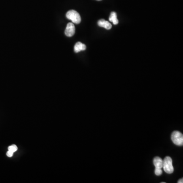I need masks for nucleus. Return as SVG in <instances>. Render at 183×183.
<instances>
[{
	"label": "nucleus",
	"mask_w": 183,
	"mask_h": 183,
	"mask_svg": "<svg viewBox=\"0 0 183 183\" xmlns=\"http://www.w3.org/2000/svg\"><path fill=\"white\" fill-rule=\"evenodd\" d=\"M98 25L99 26L103 27L107 30H110L112 28L111 24L108 21H106L103 19L99 20L98 21Z\"/></svg>",
	"instance_id": "423d86ee"
},
{
	"label": "nucleus",
	"mask_w": 183,
	"mask_h": 183,
	"mask_svg": "<svg viewBox=\"0 0 183 183\" xmlns=\"http://www.w3.org/2000/svg\"><path fill=\"white\" fill-rule=\"evenodd\" d=\"M109 21H111L113 23V25H117L119 23V20L117 18L116 13L114 12H112L109 16Z\"/></svg>",
	"instance_id": "6e6552de"
},
{
	"label": "nucleus",
	"mask_w": 183,
	"mask_h": 183,
	"mask_svg": "<svg viewBox=\"0 0 183 183\" xmlns=\"http://www.w3.org/2000/svg\"><path fill=\"white\" fill-rule=\"evenodd\" d=\"M164 171L167 173L171 174L173 172L174 168L173 167V160L169 156L166 157L163 160V167Z\"/></svg>",
	"instance_id": "f257e3e1"
},
{
	"label": "nucleus",
	"mask_w": 183,
	"mask_h": 183,
	"mask_svg": "<svg viewBox=\"0 0 183 183\" xmlns=\"http://www.w3.org/2000/svg\"><path fill=\"white\" fill-rule=\"evenodd\" d=\"M66 18L71 20L72 23L79 24L81 22V17L79 13L74 10H71L69 11L66 13Z\"/></svg>",
	"instance_id": "f03ea898"
},
{
	"label": "nucleus",
	"mask_w": 183,
	"mask_h": 183,
	"mask_svg": "<svg viewBox=\"0 0 183 183\" xmlns=\"http://www.w3.org/2000/svg\"><path fill=\"white\" fill-rule=\"evenodd\" d=\"M97 1H101V0H97Z\"/></svg>",
	"instance_id": "f8f14e48"
},
{
	"label": "nucleus",
	"mask_w": 183,
	"mask_h": 183,
	"mask_svg": "<svg viewBox=\"0 0 183 183\" xmlns=\"http://www.w3.org/2000/svg\"><path fill=\"white\" fill-rule=\"evenodd\" d=\"M171 140L174 144L179 146H182L183 145V134L179 131H175L171 134Z\"/></svg>",
	"instance_id": "7ed1b4c3"
},
{
	"label": "nucleus",
	"mask_w": 183,
	"mask_h": 183,
	"mask_svg": "<svg viewBox=\"0 0 183 183\" xmlns=\"http://www.w3.org/2000/svg\"><path fill=\"white\" fill-rule=\"evenodd\" d=\"M18 150V147L16 145L13 144L11 146H9L8 147V151H9L12 152L13 153H14L15 152H16Z\"/></svg>",
	"instance_id": "1a4fd4ad"
},
{
	"label": "nucleus",
	"mask_w": 183,
	"mask_h": 183,
	"mask_svg": "<svg viewBox=\"0 0 183 183\" xmlns=\"http://www.w3.org/2000/svg\"><path fill=\"white\" fill-rule=\"evenodd\" d=\"M153 163L155 167V174L157 176H159L162 173L163 160L160 157H156L154 159Z\"/></svg>",
	"instance_id": "20e7f679"
},
{
	"label": "nucleus",
	"mask_w": 183,
	"mask_h": 183,
	"mask_svg": "<svg viewBox=\"0 0 183 183\" xmlns=\"http://www.w3.org/2000/svg\"><path fill=\"white\" fill-rule=\"evenodd\" d=\"M75 32V28L72 23H69L67 24L65 34L67 37H71L74 35Z\"/></svg>",
	"instance_id": "39448f33"
},
{
	"label": "nucleus",
	"mask_w": 183,
	"mask_h": 183,
	"mask_svg": "<svg viewBox=\"0 0 183 183\" xmlns=\"http://www.w3.org/2000/svg\"><path fill=\"white\" fill-rule=\"evenodd\" d=\"M6 155H7L8 157H11L13 155V153L12 152H10L8 151L7 152Z\"/></svg>",
	"instance_id": "9d476101"
},
{
	"label": "nucleus",
	"mask_w": 183,
	"mask_h": 183,
	"mask_svg": "<svg viewBox=\"0 0 183 183\" xmlns=\"http://www.w3.org/2000/svg\"><path fill=\"white\" fill-rule=\"evenodd\" d=\"M86 49V46L81 42H78L74 46V51L75 53H79L80 51H85Z\"/></svg>",
	"instance_id": "0eeeda50"
},
{
	"label": "nucleus",
	"mask_w": 183,
	"mask_h": 183,
	"mask_svg": "<svg viewBox=\"0 0 183 183\" xmlns=\"http://www.w3.org/2000/svg\"><path fill=\"white\" fill-rule=\"evenodd\" d=\"M178 183H183V178H182L181 179L179 180L178 181Z\"/></svg>",
	"instance_id": "9b49d317"
}]
</instances>
